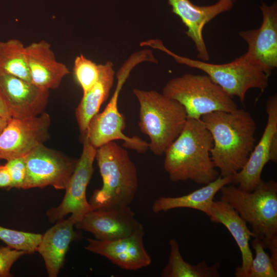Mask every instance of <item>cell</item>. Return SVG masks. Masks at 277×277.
<instances>
[{
    "instance_id": "obj_28",
    "label": "cell",
    "mask_w": 277,
    "mask_h": 277,
    "mask_svg": "<svg viewBox=\"0 0 277 277\" xmlns=\"http://www.w3.org/2000/svg\"><path fill=\"white\" fill-rule=\"evenodd\" d=\"M28 254L23 250L11 248L8 246L0 247V277L12 276L10 269L15 262Z\"/></svg>"
},
{
    "instance_id": "obj_17",
    "label": "cell",
    "mask_w": 277,
    "mask_h": 277,
    "mask_svg": "<svg viewBox=\"0 0 277 277\" xmlns=\"http://www.w3.org/2000/svg\"><path fill=\"white\" fill-rule=\"evenodd\" d=\"M172 7V12L178 15L187 30V35L194 42L200 60L207 62L209 58L203 31L205 25L219 14L230 10L233 5L232 0H219L216 4L207 6H199L189 0H168Z\"/></svg>"
},
{
    "instance_id": "obj_13",
    "label": "cell",
    "mask_w": 277,
    "mask_h": 277,
    "mask_svg": "<svg viewBox=\"0 0 277 277\" xmlns=\"http://www.w3.org/2000/svg\"><path fill=\"white\" fill-rule=\"evenodd\" d=\"M263 20L259 28L241 31L239 35L248 44L245 53L251 61L271 75L277 67V5L262 3Z\"/></svg>"
},
{
    "instance_id": "obj_23",
    "label": "cell",
    "mask_w": 277,
    "mask_h": 277,
    "mask_svg": "<svg viewBox=\"0 0 277 277\" xmlns=\"http://www.w3.org/2000/svg\"><path fill=\"white\" fill-rule=\"evenodd\" d=\"M170 251L169 260L162 270V277H219L220 264L216 262L208 266L205 261L192 265L183 258L177 241L174 239L169 240Z\"/></svg>"
},
{
    "instance_id": "obj_31",
    "label": "cell",
    "mask_w": 277,
    "mask_h": 277,
    "mask_svg": "<svg viewBox=\"0 0 277 277\" xmlns=\"http://www.w3.org/2000/svg\"><path fill=\"white\" fill-rule=\"evenodd\" d=\"M270 161L274 163L277 162V133L272 139L270 148Z\"/></svg>"
},
{
    "instance_id": "obj_8",
    "label": "cell",
    "mask_w": 277,
    "mask_h": 277,
    "mask_svg": "<svg viewBox=\"0 0 277 277\" xmlns=\"http://www.w3.org/2000/svg\"><path fill=\"white\" fill-rule=\"evenodd\" d=\"M149 61L145 50L134 53L124 63L117 73V84L109 102L104 110L97 113L91 120L87 130V137L96 148L115 140H123L125 147L139 152L146 151L148 143L137 136L129 137L123 131L125 127L124 117L118 109V99L121 89L131 71L138 64Z\"/></svg>"
},
{
    "instance_id": "obj_29",
    "label": "cell",
    "mask_w": 277,
    "mask_h": 277,
    "mask_svg": "<svg viewBox=\"0 0 277 277\" xmlns=\"http://www.w3.org/2000/svg\"><path fill=\"white\" fill-rule=\"evenodd\" d=\"M5 165L11 178L12 184L10 189L13 188L21 189L26 174L24 157H19L7 161Z\"/></svg>"
},
{
    "instance_id": "obj_12",
    "label": "cell",
    "mask_w": 277,
    "mask_h": 277,
    "mask_svg": "<svg viewBox=\"0 0 277 277\" xmlns=\"http://www.w3.org/2000/svg\"><path fill=\"white\" fill-rule=\"evenodd\" d=\"M75 227L91 233L95 239L111 241L131 235L143 225L137 220L130 205L91 210L78 220Z\"/></svg>"
},
{
    "instance_id": "obj_19",
    "label": "cell",
    "mask_w": 277,
    "mask_h": 277,
    "mask_svg": "<svg viewBox=\"0 0 277 277\" xmlns=\"http://www.w3.org/2000/svg\"><path fill=\"white\" fill-rule=\"evenodd\" d=\"M211 222L223 225L230 232L239 246L242 256V265L235 269L236 277H246L253 258L249 244L253 234L246 222L227 202L213 201L209 216Z\"/></svg>"
},
{
    "instance_id": "obj_2",
    "label": "cell",
    "mask_w": 277,
    "mask_h": 277,
    "mask_svg": "<svg viewBox=\"0 0 277 277\" xmlns=\"http://www.w3.org/2000/svg\"><path fill=\"white\" fill-rule=\"evenodd\" d=\"M213 140L201 119L187 117L182 132L165 151L164 169L172 182L206 185L220 175L211 158Z\"/></svg>"
},
{
    "instance_id": "obj_33",
    "label": "cell",
    "mask_w": 277,
    "mask_h": 277,
    "mask_svg": "<svg viewBox=\"0 0 277 277\" xmlns=\"http://www.w3.org/2000/svg\"><path fill=\"white\" fill-rule=\"evenodd\" d=\"M8 119L9 118L6 117H0V134L6 127Z\"/></svg>"
},
{
    "instance_id": "obj_27",
    "label": "cell",
    "mask_w": 277,
    "mask_h": 277,
    "mask_svg": "<svg viewBox=\"0 0 277 277\" xmlns=\"http://www.w3.org/2000/svg\"><path fill=\"white\" fill-rule=\"evenodd\" d=\"M73 73L85 93L97 82L100 75V64H96L81 54L74 60Z\"/></svg>"
},
{
    "instance_id": "obj_4",
    "label": "cell",
    "mask_w": 277,
    "mask_h": 277,
    "mask_svg": "<svg viewBox=\"0 0 277 277\" xmlns=\"http://www.w3.org/2000/svg\"><path fill=\"white\" fill-rule=\"evenodd\" d=\"M95 159L103 185L90 199L93 209L130 205L135 197L138 179L128 151L111 141L96 148Z\"/></svg>"
},
{
    "instance_id": "obj_14",
    "label": "cell",
    "mask_w": 277,
    "mask_h": 277,
    "mask_svg": "<svg viewBox=\"0 0 277 277\" xmlns=\"http://www.w3.org/2000/svg\"><path fill=\"white\" fill-rule=\"evenodd\" d=\"M0 94L11 117L24 118L44 112L48 102L49 90L16 76L0 72Z\"/></svg>"
},
{
    "instance_id": "obj_6",
    "label": "cell",
    "mask_w": 277,
    "mask_h": 277,
    "mask_svg": "<svg viewBox=\"0 0 277 277\" xmlns=\"http://www.w3.org/2000/svg\"><path fill=\"white\" fill-rule=\"evenodd\" d=\"M149 46L167 53L179 64L203 71L229 96L238 97L242 103L248 90L257 88L264 91L268 87L270 75L245 54L231 62L215 64L178 55L158 39H152Z\"/></svg>"
},
{
    "instance_id": "obj_22",
    "label": "cell",
    "mask_w": 277,
    "mask_h": 277,
    "mask_svg": "<svg viewBox=\"0 0 277 277\" xmlns=\"http://www.w3.org/2000/svg\"><path fill=\"white\" fill-rule=\"evenodd\" d=\"M114 76L113 64L108 61L100 64V75L97 82L86 93L75 110V116L83 137L87 134L89 124L107 99L112 87Z\"/></svg>"
},
{
    "instance_id": "obj_15",
    "label": "cell",
    "mask_w": 277,
    "mask_h": 277,
    "mask_svg": "<svg viewBox=\"0 0 277 277\" xmlns=\"http://www.w3.org/2000/svg\"><path fill=\"white\" fill-rule=\"evenodd\" d=\"M267 123L262 135L255 145L244 167L232 175L231 184L240 189L251 192L261 181L264 166L270 161V148L277 133V96H270L266 103Z\"/></svg>"
},
{
    "instance_id": "obj_24",
    "label": "cell",
    "mask_w": 277,
    "mask_h": 277,
    "mask_svg": "<svg viewBox=\"0 0 277 277\" xmlns=\"http://www.w3.org/2000/svg\"><path fill=\"white\" fill-rule=\"evenodd\" d=\"M0 72L31 82L26 46L19 39L0 41Z\"/></svg>"
},
{
    "instance_id": "obj_18",
    "label": "cell",
    "mask_w": 277,
    "mask_h": 277,
    "mask_svg": "<svg viewBox=\"0 0 277 277\" xmlns=\"http://www.w3.org/2000/svg\"><path fill=\"white\" fill-rule=\"evenodd\" d=\"M26 55L31 82L42 89L57 88L70 73L67 66L56 60L50 44L45 40L26 46Z\"/></svg>"
},
{
    "instance_id": "obj_16",
    "label": "cell",
    "mask_w": 277,
    "mask_h": 277,
    "mask_svg": "<svg viewBox=\"0 0 277 277\" xmlns=\"http://www.w3.org/2000/svg\"><path fill=\"white\" fill-rule=\"evenodd\" d=\"M144 227L129 236L111 241L87 239L85 249L106 257L121 269L137 271L146 267L151 258L144 245Z\"/></svg>"
},
{
    "instance_id": "obj_26",
    "label": "cell",
    "mask_w": 277,
    "mask_h": 277,
    "mask_svg": "<svg viewBox=\"0 0 277 277\" xmlns=\"http://www.w3.org/2000/svg\"><path fill=\"white\" fill-rule=\"evenodd\" d=\"M251 245L255 251V257L246 277H276L277 266L264 250L261 241L254 238Z\"/></svg>"
},
{
    "instance_id": "obj_9",
    "label": "cell",
    "mask_w": 277,
    "mask_h": 277,
    "mask_svg": "<svg viewBox=\"0 0 277 277\" xmlns=\"http://www.w3.org/2000/svg\"><path fill=\"white\" fill-rule=\"evenodd\" d=\"M83 138L82 152L66 186L64 199L57 207L47 212L51 222H56L71 213L70 216L76 223L85 214L93 209L87 200L86 190L94 172L93 165L96 148L86 136Z\"/></svg>"
},
{
    "instance_id": "obj_25",
    "label": "cell",
    "mask_w": 277,
    "mask_h": 277,
    "mask_svg": "<svg viewBox=\"0 0 277 277\" xmlns=\"http://www.w3.org/2000/svg\"><path fill=\"white\" fill-rule=\"evenodd\" d=\"M42 235L8 229L0 226V240L11 248L30 254L36 251Z\"/></svg>"
},
{
    "instance_id": "obj_21",
    "label": "cell",
    "mask_w": 277,
    "mask_h": 277,
    "mask_svg": "<svg viewBox=\"0 0 277 277\" xmlns=\"http://www.w3.org/2000/svg\"><path fill=\"white\" fill-rule=\"evenodd\" d=\"M232 175L222 177L220 175L203 187L187 194L176 196H162L154 201L152 211L155 213L166 212L179 208H187L199 210L208 217L214 196L221 189L231 184Z\"/></svg>"
},
{
    "instance_id": "obj_5",
    "label": "cell",
    "mask_w": 277,
    "mask_h": 277,
    "mask_svg": "<svg viewBox=\"0 0 277 277\" xmlns=\"http://www.w3.org/2000/svg\"><path fill=\"white\" fill-rule=\"evenodd\" d=\"M140 104L138 126L150 139L148 147L164 154L182 132L187 120L184 107L177 101L154 90H133Z\"/></svg>"
},
{
    "instance_id": "obj_20",
    "label": "cell",
    "mask_w": 277,
    "mask_h": 277,
    "mask_svg": "<svg viewBox=\"0 0 277 277\" xmlns=\"http://www.w3.org/2000/svg\"><path fill=\"white\" fill-rule=\"evenodd\" d=\"M75 221L63 219L43 235L36 251L43 257L50 277H56L63 267L71 242L78 237L74 230Z\"/></svg>"
},
{
    "instance_id": "obj_1",
    "label": "cell",
    "mask_w": 277,
    "mask_h": 277,
    "mask_svg": "<svg viewBox=\"0 0 277 277\" xmlns=\"http://www.w3.org/2000/svg\"><path fill=\"white\" fill-rule=\"evenodd\" d=\"M201 120L211 134V158L220 176H231L241 170L255 145L256 124L251 114L237 109L213 112Z\"/></svg>"
},
{
    "instance_id": "obj_10",
    "label": "cell",
    "mask_w": 277,
    "mask_h": 277,
    "mask_svg": "<svg viewBox=\"0 0 277 277\" xmlns=\"http://www.w3.org/2000/svg\"><path fill=\"white\" fill-rule=\"evenodd\" d=\"M26 177L21 189L52 186L65 189L74 171L77 161L41 144L24 156Z\"/></svg>"
},
{
    "instance_id": "obj_11",
    "label": "cell",
    "mask_w": 277,
    "mask_h": 277,
    "mask_svg": "<svg viewBox=\"0 0 277 277\" xmlns=\"http://www.w3.org/2000/svg\"><path fill=\"white\" fill-rule=\"evenodd\" d=\"M50 124V117L45 111L30 117L9 118L0 134V159L23 157L43 144L48 137Z\"/></svg>"
},
{
    "instance_id": "obj_7",
    "label": "cell",
    "mask_w": 277,
    "mask_h": 277,
    "mask_svg": "<svg viewBox=\"0 0 277 277\" xmlns=\"http://www.w3.org/2000/svg\"><path fill=\"white\" fill-rule=\"evenodd\" d=\"M162 93L179 102L188 118L198 120L213 112L238 109L233 98L206 74L185 73L173 78L165 85Z\"/></svg>"
},
{
    "instance_id": "obj_32",
    "label": "cell",
    "mask_w": 277,
    "mask_h": 277,
    "mask_svg": "<svg viewBox=\"0 0 277 277\" xmlns=\"http://www.w3.org/2000/svg\"><path fill=\"white\" fill-rule=\"evenodd\" d=\"M0 117H11L7 105L0 94Z\"/></svg>"
},
{
    "instance_id": "obj_30",
    "label": "cell",
    "mask_w": 277,
    "mask_h": 277,
    "mask_svg": "<svg viewBox=\"0 0 277 277\" xmlns=\"http://www.w3.org/2000/svg\"><path fill=\"white\" fill-rule=\"evenodd\" d=\"M11 184V178L7 166L0 165V188L10 189Z\"/></svg>"
},
{
    "instance_id": "obj_3",
    "label": "cell",
    "mask_w": 277,
    "mask_h": 277,
    "mask_svg": "<svg viewBox=\"0 0 277 277\" xmlns=\"http://www.w3.org/2000/svg\"><path fill=\"white\" fill-rule=\"evenodd\" d=\"M220 199L229 204L249 223L253 238L259 239L277 266V182L262 179L251 192L234 184L223 187Z\"/></svg>"
}]
</instances>
